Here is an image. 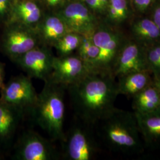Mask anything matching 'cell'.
<instances>
[{
  "instance_id": "1",
  "label": "cell",
  "mask_w": 160,
  "mask_h": 160,
  "mask_svg": "<svg viewBox=\"0 0 160 160\" xmlns=\"http://www.w3.org/2000/svg\"><path fill=\"white\" fill-rule=\"evenodd\" d=\"M72 107L77 117L88 125H93L115 108L119 94L113 75L90 72L67 88Z\"/></svg>"
},
{
  "instance_id": "2",
  "label": "cell",
  "mask_w": 160,
  "mask_h": 160,
  "mask_svg": "<svg viewBox=\"0 0 160 160\" xmlns=\"http://www.w3.org/2000/svg\"><path fill=\"white\" fill-rule=\"evenodd\" d=\"M42 90L38 94L36 102L29 115L32 121L51 141H62L65 133L63 124L65 114L64 86L48 80L44 82Z\"/></svg>"
},
{
  "instance_id": "3",
  "label": "cell",
  "mask_w": 160,
  "mask_h": 160,
  "mask_svg": "<svg viewBox=\"0 0 160 160\" xmlns=\"http://www.w3.org/2000/svg\"><path fill=\"white\" fill-rule=\"evenodd\" d=\"M98 123L104 141L112 149L128 154L143 151V139L135 113L115 108Z\"/></svg>"
},
{
  "instance_id": "4",
  "label": "cell",
  "mask_w": 160,
  "mask_h": 160,
  "mask_svg": "<svg viewBox=\"0 0 160 160\" xmlns=\"http://www.w3.org/2000/svg\"><path fill=\"white\" fill-rule=\"evenodd\" d=\"M92 36L99 50L95 72L113 75L116 58L126 39L118 27L102 20L92 32Z\"/></svg>"
},
{
  "instance_id": "5",
  "label": "cell",
  "mask_w": 160,
  "mask_h": 160,
  "mask_svg": "<svg viewBox=\"0 0 160 160\" xmlns=\"http://www.w3.org/2000/svg\"><path fill=\"white\" fill-rule=\"evenodd\" d=\"M3 26L2 49L12 61L40 45L35 29L12 22L6 23Z\"/></svg>"
},
{
  "instance_id": "6",
  "label": "cell",
  "mask_w": 160,
  "mask_h": 160,
  "mask_svg": "<svg viewBox=\"0 0 160 160\" xmlns=\"http://www.w3.org/2000/svg\"><path fill=\"white\" fill-rule=\"evenodd\" d=\"M61 154L55 146L36 132H23L17 142L14 158L17 160H57Z\"/></svg>"
},
{
  "instance_id": "7",
  "label": "cell",
  "mask_w": 160,
  "mask_h": 160,
  "mask_svg": "<svg viewBox=\"0 0 160 160\" xmlns=\"http://www.w3.org/2000/svg\"><path fill=\"white\" fill-rule=\"evenodd\" d=\"M31 79L23 74L12 78L0 89V100L29 114L38 95Z\"/></svg>"
},
{
  "instance_id": "8",
  "label": "cell",
  "mask_w": 160,
  "mask_h": 160,
  "mask_svg": "<svg viewBox=\"0 0 160 160\" xmlns=\"http://www.w3.org/2000/svg\"><path fill=\"white\" fill-rule=\"evenodd\" d=\"M56 12L69 31L82 35L92 33L101 20L83 1L67 0Z\"/></svg>"
},
{
  "instance_id": "9",
  "label": "cell",
  "mask_w": 160,
  "mask_h": 160,
  "mask_svg": "<svg viewBox=\"0 0 160 160\" xmlns=\"http://www.w3.org/2000/svg\"><path fill=\"white\" fill-rule=\"evenodd\" d=\"M61 156L68 160H92L97 147L90 133L81 126H74L65 135Z\"/></svg>"
},
{
  "instance_id": "10",
  "label": "cell",
  "mask_w": 160,
  "mask_h": 160,
  "mask_svg": "<svg viewBox=\"0 0 160 160\" xmlns=\"http://www.w3.org/2000/svg\"><path fill=\"white\" fill-rule=\"evenodd\" d=\"M52 48L39 45L18 58L14 62L23 69L31 78L48 80L52 71L55 56Z\"/></svg>"
},
{
  "instance_id": "11",
  "label": "cell",
  "mask_w": 160,
  "mask_h": 160,
  "mask_svg": "<svg viewBox=\"0 0 160 160\" xmlns=\"http://www.w3.org/2000/svg\"><path fill=\"white\" fill-rule=\"evenodd\" d=\"M90 72H91L77 54L65 57L55 56L52 71L48 80L67 88Z\"/></svg>"
},
{
  "instance_id": "12",
  "label": "cell",
  "mask_w": 160,
  "mask_h": 160,
  "mask_svg": "<svg viewBox=\"0 0 160 160\" xmlns=\"http://www.w3.org/2000/svg\"><path fill=\"white\" fill-rule=\"evenodd\" d=\"M145 48L133 39L125 40L114 63V77L119 78L134 71H149Z\"/></svg>"
},
{
  "instance_id": "13",
  "label": "cell",
  "mask_w": 160,
  "mask_h": 160,
  "mask_svg": "<svg viewBox=\"0 0 160 160\" xmlns=\"http://www.w3.org/2000/svg\"><path fill=\"white\" fill-rule=\"evenodd\" d=\"M40 45L53 48L69 32L62 18L56 12H46L35 28Z\"/></svg>"
},
{
  "instance_id": "14",
  "label": "cell",
  "mask_w": 160,
  "mask_h": 160,
  "mask_svg": "<svg viewBox=\"0 0 160 160\" xmlns=\"http://www.w3.org/2000/svg\"><path fill=\"white\" fill-rule=\"evenodd\" d=\"M45 12L39 0H16L8 22H17L35 29Z\"/></svg>"
},
{
  "instance_id": "15",
  "label": "cell",
  "mask_w": 160,
  "mask_h": 160,
  "mask_svg": "<svg viewBox=\"0 0 160 160\" xmlns=\"http://www.w3.org/2000/svg\"><path fill=\"white\" fill-rule=\"evenodd\" d=\"M25 115L23 110L0 100V145L12 141Z\"/></svg>"
},
{
  "instance_id": "16",
  "label": "cell",
  "mask_w": 160,
  "mask_h": 160,
  "mask_svg": "<svg viewBox=\"0 0 160 160\" xmlns=\"http://www.w3.org/2000/svg\"><path fill=\"white\" fill-rule=\"evenodd\" d=\"M138 125L145 145L160 147V108L147 113L134 112Z\"/></svg>"
},
{
  "instance_id": "17",
  "label": "cell",
  "mask_w": 160,
  "mask_h": 160,
  "mask_svg": "<svg viewBox=\"0 0 160 160\" xmlns=\"http://www.w3.org/2000/svg\"><path fill=\"white\" fill-rule=\"evenodd\" d=\"M131 32L133 40L145 47L160 43V30L152 18L135 21L132 26Z\"/></svg>"
},
{
  "instance_id": "18",
  "label": "cell",
  "mask_w": 160,
  "mask_h": 160,
  "mask_svg": "<svg viewBox=\"0 0 160 160\" xmlns=\"http://www.w3.org/2000/svg\"><path fill=\"white\" fill-rule=\"evenodd\" d=\"M149 71H139L128 73L119 77L117 82L119 94L134 96L152 82Z\"/></svg>"
},
{
  "instance_id": "19",
  "label": "cell",
  "mask_w": 160,
  "mask_h": 160,
  "mask_svg": "<svg viewBox=\"0 0 160 160\" xmlns=\"http://www.w3.org/2000/svg\"><path fill=\"white\" fill-rule=\"evenodd\" d=\"M133 97L135 112L147 113L160 108V92L153 82Z\"/></svg>"
},
{
  "instance_id": "20",
  "label": "cell",
  "mask_w": 160,
  "mask_h": 160,
  "mask_svg": "<svg viewBox=\"0 0 160 160\" xmlns=\"http://www.w3.org/2000/svg\"><path fill=\"white\" fill-rule=\"evenodd\" d=\"M129 0H110L107 10L102 18L105 23L118 27L129 18L131 15Z\"/></svg>"
},
{
  "instance_id": "21",
  "label": "cell",
  "mask_w": 160,
  "mask_h": 160,
  "mask_svg": "<svg viewBox=\"0 0 160 160\" xmlns=\"http://www.w3.org/2000/svg\"><path fill=\"white\" fill-rule=\"evenodd\" d=\"M92 33L83 34L76 54L80 58L91 72H95L99 50L94 43Z\"/></svg>"
},
{
  "instance_id": "22",
  "label": "cell",
  "mask_w": 160,
  "mask_h": 160,
  "mask_svg": "<svg viewBox=\"0 0 160 160\" xmlns=\"http://www.w3.org/2000/svg\"><path fill=\"white\" fill-rule=\"evenodd\" d=\"M82 34L69 31L54 45L58 57H65L73 54L80 46Z\"/></svg>"
},
{
  "instance_id": "23",
  "label": "cell",
  "mask_w": 160,
  "mask_h": 160,
  "mask_svg": "<svg viewBox=\"0 0 160 160\" xmlns=\"http://www.w3.org/2000/svg\"><path fill=\"white\" fill-rule=\"evenodd\" d=\"M147 48L146 58L149 71L154 76H160V43Z\"/></svg>"
},
{
  "instance_id": "24",
  "label": "cell",
  "mask_w": 160,
  "mask_h": 160,
  "mask_svg": "<svg viewBox=\"0 0 160 160\" xmlns=\"http://www.w3.org/2000/svg\"><path fill=\"white\" fill-rule=\"evenodd\" d=\"M16 0H0V25H4L10 19Z\"/></svg>"
},
{
  "instance_id": "25",
  "label": "cell",
  "mask_w": 160,
  "mask_h": 160,
  "mask_svg": "<svg viewBox=\"0 0 160 160\" xmlns=\"http://www.w3.org/2000/svg\"><path fill=\"white\" fill-rule=\"evenodd\" d=\"M46 12H57L65 3L67 0H39Z\"/></svg>"
},
{
  "instance_id": "26",
  "label": "cell",
  "mask_w": 160,
  "mask_h": 160,
  "mask_svg": "<svg viewBox=\"0 0 160 160\" xmlns=\"http://www.w3.org/2000/svg\"><path fill=\"white\" fill-rule=\"evenodd\" d=\"M157 0H132L133 8L139 12H144L154 4Z\"/></svg>"
},
{
  "instance_id": "27",
  "label": "cell",
  "mask_w": 160,
  "mask_h": 160,
  "mask_svg": "<svg viewBox=\"0 0 160 160\" xmlns=\"http://www.w3.org/2000/svg\"><path fill=\"white\" fill-rule=\"evenodd\" d=\"M82 1L97 17L101 19L100 0H83Z\"/></svg>"
},
{
  "instance_id": "28",
  "label": "cell",
  "mask_w": 160,
  "mask_h": 160,
  "mask_svg": "<svg viewBox=\"0 0 160 160\" xmlns=\"http://www.w3.org/2000/svg\"><path fill=\"white\" fill-rule=\"evenodd\" d=\"M152 19L160 30V1L157 2L154 7Z\"/></svg>"
},
{
  "instance_id": "29",
  "label": "cell",
  "mask_w": 160,
  "mask_h": 160,
  "mask_svg": "<svg viewBox=\"0 0 160 160\" xmlns=\"http://www.w3.org/2000/svg\"><path fill=\"white\" fill-rule=\"evenodd\" d=\"M4 70L2 64L0 62V89L4 85Z\"/></svg>"
},
{
  "instance_id": "30",
  "label": "cell",
  "mask_w": 160,
  "mask_h": 160,
  "mask_svg": "<svg viewBox=\"0 0 160 160\" xmlns=\"http://www.w3.org/2000/svg\"><path fill=\"white\" fill-rule=\"evenodd\" d=\"M69 1H82L83 0H69Z\"/></svg>"
},
{
  "instance_id": "31",
  "label": "cell",
  "mask_w": 160,
  "mask_h": 160,
  "mask_svg": "<svg viewBox=\"0 0 160 160\" xmlns=\"http://www.w3.org/2000/svg\"><path fill=\"white\" fill-rule=\"evenodd\" d=\"M0 26H1V25H0Z\"/></svg>"
}]
</instances>
